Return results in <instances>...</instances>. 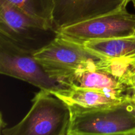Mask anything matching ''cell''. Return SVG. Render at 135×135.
Here are the masks:
<instances>
[{
	"label": "cell",
	"mask_w": 135,
	"mask_h": 135,
	"mask_svg": "<svg viewBox=\"0 0 135 135\" xmlns=\"http://www.w3.org/2000/svg\"><path fill=\"white\" fill-rule=\"evenodd\" d=\"M134 59H109L94 68L78 71L62 82L63 86L92 88L133 96L129 83V67Z\"/></svg>",
	"instance_id": "6"
},
{
	"label": "cell",
	"mask_w": 135,
	"mask_h": 135,
	"mask_svg": "<svg viewBox=\"0 0 135 135\" xmlns=\"http://www.w3.org/2000/svg\"><path fill=\"white\" fill-rule=\"evenodd\" d=\"M47 30H54V0H6Z\"/></svg>",
	"instance_id": "11"
},
{
	"label": "cell",
	"mask_w": 135,
	"mask_h": 135,
	"mask_svg": "<svg viewBox=\"0 0 135 135\" xmlns=\"http://www.w3.org/2000/svg\"><path fill=\"white\" fill-rule=\"evenodd\" d=\"M71 111L63 101L50 92L40 90L32 105L19 123L1 129L2 135H67Z\"/></svg>",
	"instance_id": "3"
},
{
	"label": "cell",
	"mask_w": 135,
	"mask_h": 135,
	"mask_svg": "<svg viewBox=\"0 0 135 135\" xmlns=\"http://www.w3.org/2000/svg\"><path fill=\"white\" fill-rule=\"evenodd\" d=\"M50 93L64 102L67 105L86 108L114 105L133 97L131 95L118 94L104 90L74 86H63Z\"/></svg>",
	"instance_id": "9"
},
{
	"label": "cell",
	"mask_w": 135,
	"mask_h": 135,
	"mask_svg": "<svg viewBox=\"0 0 135 135\" xmlns=\"http://www.w3.org/2000/svg\"><path fill=\"white\" fill-rule=\"evenodd\" d=\"M132 3H133V5H134V9H135V0H133V1Z\"/></svg>",
	"instance_id": "13"
},
{
	"label": "cell",
	"mask_w": 135,
	"mask_h": 135,
	"mask_svg": "<svg viewBox=\"0 0 135 135\" xmlns=\"http://www.w3.org/2000/svg\"><path fill=\"white\" fill-rule=\"evenodd\" d=\"M34 52L0 34L1 74L23 80L50 92L63 88V85L47 73L36 59Z\"/></svg>",
	"instance_id": "4"
},
{
	"label": "cell",
	"mask_w": 135,
	"mask_h": 135,
	"mask_svg": "<svg viewBox=\"0 0 135 135\" xmlns=\"http://www.w3.org/2000/svg\"><path fill=\"white\" fill-rule=\"evenodd\" d=\"M61 38L82 44L86 42L135 34V14L127 9L83 21L56 32Z\"/></svg>",
	"instance_id": "5"
},
{
	"label": "cell",
	"mask_w": 135,
	"mask_h": 135,
	"mask_svg": "<svg viewBox=\"0 0 135 135\" xmlns=\"http://www.w3.org/2000/svg\"><path fill=\"white\" fill-rule=\"evenodd\" d=\"M0 34L19 46L36 51L43 47L42 38L56 34L47 30L6 0H0Z\"/></svg>",
	"instance_id": "7"
},
{
	"label": "cell",
	"mask_w": 135,
	"mask_h": 135,
	"mask_svg": "<svg viewBox=\"0 0 135 135\" xmlns=\"http://www.w3.org/2000/svg\"><path fill=\"white\" fill-rule=\"evenodd\" d=\"M67 135H135V98L99 108L68 105Z\"/></svg>",
	"instance_id": "1"
},
{
	"label": "cell",
	"mask_w": 135,
	"mask_h": 135,
	"mask_svg": "<svg viewBox=\"0 0 135 135\" xmlns=\"http://www.w3.org/2000/svg\"><path fill=\"white\" fill-rule=\"evenodd\" d=\"M129 72L131 92L133 97H135V59L131 63Z\"/></svg>",
	"instance_id": "12"
},
{
	"label": "cell",
	"mask_w": 135,
	"mask_h": 135,
	"mask_svg": "<svg viewBox=\"0 0 135 135\" xmlns=\"http://www.w3.org/2000/svg\"><path fill=\"white\" fill-rule=\"evenodd\" d=\"M134 98H135V97H134Z\"/></svg>",
	"instance_id": "14"
},
{
	"label": "cell",
	"mask_w": 135,
	"mask_h": 135,
	"mask_svg": "<svg viewBox=\"0 0 135 135\" xmlns=\"http://www.w3.org/2000/svg\"><path fill=\"white\" fill-rule=\"evenodd\" d=\"M82 44L88 50L108 59H135V34L88 41Z\"/></svg>",
	"instance_id": "10"
},
{
	"label": "cell",
	"mask_w": 135,
	"mask_h": 135,
	"mask_svg": "<svg viewBox=\"0 0 135 135\" xmlns=\"http://www.w3.org/2000/svg\"><path fill=\"white\" fill-rule=\"evenodd\" d=\"M34 56L47 73L61 84L78 71L94 68L112 59L57 34L51 42L36 50Z\"/></svg>",
	"instance_id": "2"
},
{
	"label": "cell",
	"mask_w": 135,
	"mask_h": 135,
	"mask_svg": "<svg viewBox=\"0 0 135 135\" xmlns=\"http://www.w3.org/2000/svg\"><path fill=\"white\" fill-rule=\"evenodd\" d=\"M133 0H54V30L127 9Z\"/></svg>",
	"instance_id": "8"
}]
</instances>
